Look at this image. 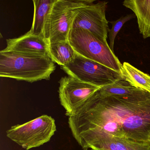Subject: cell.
Listing matches in <instances>:
<instances>
[{"instance_id":"cell-12","label":"cell","mask_w":150,"mask_h":150,"mask_svg":"<svg viewBox=\"0 0 150 150\" xmlns=\"http://www.w3.org/2000/svg\"><path fill=\"white\" fill-rule=\"evenodd\" d=\"M55 0H33L34 14L30 30L33 35L44 38L45 23Z\"/></svg>"},{"instance_id":"cell-6","label":"cell","mask_w":150,"mask_h":150,"mask_svg":"<svg viewBox=\"0 0 150 150\" xmlns=\"http://www.w3.org/2000/svg\"><path fill=\"white\" fill-rule=\"evenodd\" d=\"M61 68L68 76L102 88L124 80L122 72L88 59L77 53L72 62Z\"/></svg>"},{"instance_id":"cell-9","label":"cell","mask_w":150,"mask_h":150,"mask_svg":"<svg viewBox=\"0 0 150 150\" xmlns=\"http://www.w3.org/2000/svg\"><path fill=\"white\" fill-rule=\"evenodd\" d=\"M59 83V100L65 109L66 115L68 117L78 110L101 88L69 76L62 77Z\"/></svg>"},{"instance_id":"cell-3","label":"cell","mask_w":150,"mask_h":150,"mask_svg":"<svg viewBox=\"0 0 150 150\" xmlns=\"http://www.w3.org/2000/svg\"><path fill=\"white\" fill-rule=\"evenodd\" d=\"M68 41L78 54L121 72L122 64L108 43L89 31L81 28L71 29Z\"/></svg>"},{"instance_id":"cell-5","label":"cell","mask_w":150,"mask_h":150,"mask_svg":"<svg viewBox=\"0 0 150 150\" xmlns=\"http://www.w3.org/2000/svg\"><path fill=\"white\" fill-rule=\"evenodd\" d=\"M56 130L54 118L45 115L23 124L12 126L7 131L6 136L28 150L50 141Z\"/></svg>"},{"instance_id":"cell-17","label":"cell","mask_w":150,"mask_h":150,"mask_svg":"<svg viewBox=\"0 0 150 150\" xmlns=\"http://www.w3.org/2000/svg\"><path fill=\"white\" fill-rule=\"evenodd\" d=\"M88 150V149H84V150ZM93 150V149H91V150Z\"/></svg>"},{"instance_id":"cell-16","label":"cell","mask_w":150,"mask_h":150,"mask_svg":"<svg viewBox=\"0 0 150 150\" xmlns=\"http://www.w3.org/2000/svg\"><path fill=\"white\" fill-rule=\"evenodd\" d=\"M135 15L129 14L125 16H122L120 19L114 21L110 22L112 24V27L111 29L109 31V47L112 51L114 52V47L115 39L117 35L118 34L124 24L135 17Z\"/></svg>"},{"instance_id":"cell-13","label":"cell","mask_w":150,"mask_h":150,"mask_svg":"<svg viewBox=\"0 0 150 150\" xmlns=\"http://www.w3.org/2000/svg\"><path fill=\"white\" fill-rule=\"evenodd\" d=\"M77 53L67 42H56L49 45V55L54 62L61 66L72 62Z\"/></svg>"},{"instance_id":"cell-10","label":"cell","mask_w":150,"mask_h":150,"mask_svg":"<svg viewBox=\"0 0 150 150\" xmlns=\"http://www.w3.org/2000/svg\"><path fill=\"white\" fill-rule=\"evenodd\" d=\"M4 51H13L30 55H49V44L42 37L33 35L29 31L17 38L6 40Z\"/></svg>"},{"instance_id":"cell-11","label":"cell","mask_w":150,"mask_h":150,"mask_svg":"<svg viewBox=\"0 0 150 150\" xmlns=\"http://www.w3.org/2000/svg\"><path fill=\"white\" fill-rule=\"evenodd\" d=\"M122 4L134 13L143 38H150V0H125Z\"/></svg>"},{"instance_id":"cell-15","label":"cell","mask_w":150,"mask_h":150,"mask_svg":"<svg viewBox=\"0 0 150 150\" xmlns=\"http://www.w3.org/2000/svg\"><path fill=\"white\" fill-rule=\"evenodd\" d=\"M138 88L132 86L126 81L122 80L103 87L98 91L103 95H125L133 93Z\"/></svg>"},{"instance_id":"cell-1","label":"cell","mask_w":150,"mask_h":150,"mask_svg":"<svg viewBox=\"0 0 150 150\" xmlns=\"http://www.w3.org/2000/svg\"><path fill=\"white\" fill-rule=\"evenodd\" d=\"M98 90L69 116L73 136L101 131L115 137L150 143V92L138 88L125 95H103Z\"/></svg>"},{"instance_id":"cell-2","label":"cell","mask_w":150,"mask_h":150,"mask_svg":"<svg viewBox=\"0 0 150 150\" xmlns=\"http://www.w3.org/2000/svg\"><path fill=\"white\" fill-rule=\"evenodd\" d=\"M56 69L49 55L39 56L0 51V76L32 82L49 80Z\"/></svg>"},{"instance_id":"cell-18","label":"cell","mask_w":150,"mask_h":150,"mask_svg":"<svg viewBox=\"0 0 150 150\" xmlns=\"http://www.w3.org/2000/svg\"><path fill=\"white\" fill-rule=\"evenodd\" d=\"M149 142H150V140H149Z\"/></svg>"},{"instance_id":"cell-14","label":"cell","mask_w":150,"mask_h":150,"mask_svg":"<svg viewBox=\"0 0 150 150\" xmlns=\"http://www.w3.org/2000/svg\"><path fill=\"white\" fill-rule=\"evenodd\" d=\"M122 74L125 80L134 87L150 93V76L141 71L127 62L122 65Z\"/></svg>"},{"instance_id":"cell-8","label":"cell","mask_w":150,"mask_h":150,"mask_svg":"<svg viewBox=\"0 0 150 150\" xmlns=\"http://www.w3.org/2000/svg\"><path fill=\"white\" fill-rule=\"evenodd\" d=\"M94 1L77 8L72 29L86 30L108 43L110 29L106 11L108 2L99 1L94 4Z\"/></svg>"},{"instance_id":"cell-4","label":"cell","mask_w":150,"mask_h":150,"mask_svg":"<svg viewBox=\"0 0 150 150\" xmlns=\"http://www.w3.org/2000/svg\"><path fill=\"white\" fill-rule=\"evenodd\" d=\"M93 1L55 0L45 26L44 38L48 43L68 41L76 9Z\"/></svg>"},{"instance_id":"cell-7","label":"cell","mask_w":150,"mask_h":150,"mask_svg":"<svg viewBox=\"0 0 150 150\" xmlns=\"http://www.w3.org/2000/svg\"><path fill=\"white\" fill-rule=\"evenodd\" d=\"M73 137L83 150H150V143L115 137L101 131L86 132Z\"/></svg>"}]
</instances>
